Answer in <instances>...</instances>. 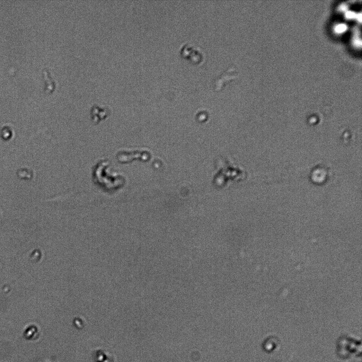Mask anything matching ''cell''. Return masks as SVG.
Instances as JSON below:
<instances>
[{
    "label": "cell",
    "mask_w": 362,
    "mask_h": 362,
    "mask_svg": "<svg viewBox=\"0 0 362 362\" xmlns=\"http://www.w3.org/2000/svg\"><path fill=\"white\" fill-rule=\"evenodd\" d=\"M180 54L184 58L190 60L192 64H200L204 62L205 54L200 48L192 44H184L180 49Z\"/></svg>",
    "instance_id": "obj_1"
},
{
    "label": "cell",
    "mask_w": 362,
    "mask_h": 362,
    "mask_svg": "<svg viewBox=\"0 0 362 362\" xmlns=\"http://www.w3.org/2000/svg\"><path fill=\"white\" fill-rule=\"evenodd\" d=\"M108 111V108L104 106L101 107L98 104L94 106L92 110V112L93 116L95 117L98 116L99 118L106 116Z\"/></svg>",
    "instance_id": "obj_2"
}]
</instances>
